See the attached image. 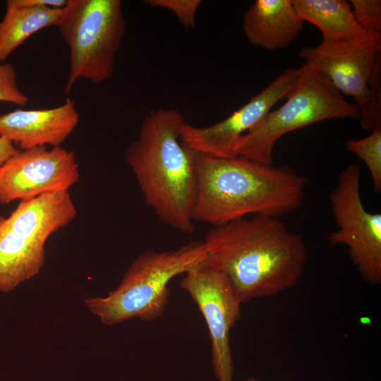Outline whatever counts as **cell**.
I'll use <instances>...</instances> for the list:
<instances>
[{"label": "cell", "instance_id": "cell-1", "mask_svg": "<svg viewBox=\"0 0 381 381\" xmlns=\"http://www.w3.org/2000/svg\"><path fill=\"white\" fill-rule=\"evenodd\" d=\"M202 241L203 262L226 277L241 303L294 286L308 260L302 236L279 217L258 214L213 226Z\"/></svg>", "mask_w": 381, "mask_h": 381}, {"label": "cell", "instance_id": "cell-2", "mask_svg": "<svg viewBox=\"0 0 381 381\" xmlns=\"http://www.w3.org/2000/svg\"><path fill=\"white\" fill-rule=\"evenodd\" d=\"M195 160L198 194L193 221L217 226L248 215L279 218L303 202L308 179L289 167L196 152Z\"/></svg>", "mask_w": 381, "mask_h": 381}, {"label": "cell", "instance_id": "cell-3", "mask_svg": "<svg viewBox=\"0 0 381 381\" xmlns=\"http://www.w3.org/2000/svg\"><path fill=\"white\" fill-rule=\"evenodd\" d=\"M183 114L174 108L152 110L143 118L138 136L124 158L145 203L157 217L183 234L195 230L198 194L195 152L181 141Z\"/></svg>", "mask_w": 381, "mask_h": 381}, {"label": "cell", "instance_id": "cell-4", "mask_svg": "<svg viewBox=\"0 0 381 381\" xmlns=\"http://www.w3.org/2000/svg\"><path fill=\"white\" fill-rule=\"evenodd\" d=\"M205 258L203 241H191L175 250H147L133 261L114 290L104 297L87 298L84 303L105 325L131 318L152 321L166 309L170 281Z\"/></svg>", "mask_w": 381, "mask_h": 381}, {"label": "cell", "instance_id": "cell-5", "mask_svg": "<svg viewBox=\"0 0 381 381\" xmlns=\"http://www.w3.org/2000/svg\"><path fill=\"white\" fill-rule=\"evenodd\" d=\"M76 214L69 192L59 191L20 201L8 216H0V292H10L39 274L47 241Z\"/></svg>", "mask_w": 381, "mask_h": 381}, {"label": "cell", "instance_id": "cell-6", "mask_svg": "<svg viewBox=\"0 0 381 381\" xmlns=\"http://www.w3.org/2000/svg\"><path fill=\"white\" fill-rule=\"evenodd\" d=\"M298 70V81L285 103L241 138L238 157L273 165L274 147L286 133L326 120L359 119L358 107L348 102L323 73L305 62Z\"/></svg>", "mask_w": 381, "mask_h": 381}, {"label": "cell", "instance_id": "cell-7", "mask_svg": "<svg viewBox=\"0 0 381 381\" xmlns=\"http://www.w3.org/2000/svg\"><path fill=\"white\" fill-rule=\"evenodd\" d=\"M56 27L69 49L65 93L80 79L100 84L113 76L126 31L120 0H70Z\"/></svg>", "mask_w": 381, "mask_h": 381}, {"label": "cell", "instance_id": "cell-8", "mask_svg": "<svg viewBox=\"0 0 381 381\" xmlns=\"http://www.w3.org/2000/svg\"><path fill=\"white\" fill-rule=\"evenodd\" d=\"M361 167L351 164L339 174L329 194L337 229L331 245H344L361 277L371 285L381 283V214L367 211L360 192Z\"/></svg>", "mask_w": 381, "mask_h": 381}, {"label": "cell", "instance_id": "cell-9", "mask_svg": "<svg viewBox=\"0 0 381 381\" xmlns=\"http://www.w3.org/2000/svg\"><path fill=\"white\" fill-rule=\"evenodd\" d=\"M381 54V40L321 42L303 47L300 58L323 73L342 95L351 97L360 110L363 130L381 128V116L372 105L369 81L375 61Z\"/></svg>", "mask_w": 381, "mask_h": 381}, {"label": "cell", "instance_id": "cell-10", "mask_svg": "<svg viewBox=\"0 0 381 381\" xmlns=\"http://www.w3.org/2000/svg\"><path fill=\"white\" fill-rule=\"evenodd\" d=\"M180 287L191 296L206 322L217 381H234L230 332L241 316V301L226 277L200 262L183 274Z\"/></svg>", "mask_w": 381, "mask_h": 381}, {"label": "cell", "instance_id": "cell-11", "mask_svg": "<svg viewBox=\"0 0 381 381\" xmlns=\"http://www.w3.org/2000/svg\"><path fill=\"white\" fill-rule=\"evenodd\" d=\"M298 70L287 68L261 92L224 119L207 126L181 125V143L192 151L219 158L238 157L241 138L256 126L296 85Z\"/></svg>", "mask_w": 381, "mask_h": 381}, {"label": "cell", "instance_id": "cell-12", "mask_svg": "<svg viewBox=\"0 0 381 381\" xmlns=\"http://www.w3.org/2000/svg\"><path fill=\"white\" fill-rule=\"evenodd\" d=\"M79 179V165L72 151L61 146L19 150L0 168V204L68 191Z\"/></svg>", "mask_w": 381, "mask_h": 381}, {"label": "cell", "instance_id": "cell-13", "mask_svg": "<svg viewBox=\"0 0 381 381\" xmlns=\"http://www.w3.org/2000/svg\"><path fill=\"white\" fill-rule=\"evenodd\" d=\"M79 114L68 99L56 107L22 109L0 114V137L20 150L50 145L59 147L78 126Z\"/></svg>", "mask_w": 381, "mask_h": 381}, {"label": "cell", "instance_id": "cell-14", "mask_svg": "<svg viewBox=\"0 0 381 381\" xmlns=\"http://www.w3.org/2000/svg\"><path fill=\"white\" fill-rule=\"evenodd\" d=\"M303 23L291 0H256L243 15L242 29L251 44L275 51L288 47Z\"/></svg>", "mask_w": 381, "mask_h": 381}, {"label": "cell", "instance_id": "cell-15", "mask_svg": "<svg viewBox=\"0 0 381 381\" xmlns=\"http://www.w3.org/2000/svg\"><path fill=\"white\" fill-rule=\"evenodd\" d=\"M298 16L315 26L322 42L381 40V34L363 29L357 23L349 1L345 0H291Z\"/></svg>", "mask_w": 381, "mask_h": 381}, {"label": "cell", "instance_id": "cell-16", "mask_svg": "<svg viewBox=\"0 0 381 381\" xmlns=\"http://www.w3.org/2000/svg\"><path fill=\"white\" fill-rule=\"evenodd\" d=\"M66 6L54 8L40 6L31 0H8L0 21V64L26 40L38 31L57 26Z\"/></svg>", "mask_w": 381, "mask_h": 381}, {"label": "cell", "instance_id": "cell-17", "mask_svg": "<svg viewBox=\"0 0 381 381\" xmlns=\"http://www.w3.org/2000/svg\"><path fill=\"white\" fill-rule=\"evenodd\" d=\"M345 147L364 162L370 172L374 191L380 194L381 128L372 131L365 138L346 140Z\"/></svg>", "mask_w": 381, "mask_h": 381}, {"label": "cell", "instance_id": "cell-18", "mask_svg": "<svg viewBox=\"0 0 381 381\" xmlns=\"http://www.w3.org/2000/svg\"><path fill=\"white\" fill-rule=\"evenodd\" d=\"M353 16L363 29L381 34V1L350 0Z\"/></svg>", "mask_w": 381, "mask_h": 381}, {"label": "cell", "instance_id": "cell-19", "mask_svg": "<svg viewBox=\"0 0 381 381\" xmlns=\"http://www.w3.org/2000/svg\"><path fill=\"white\" fill-rule=\"evenodd\" d=\"M150 6L168 10L173 13L186 28H193L200 0H147Z\"/></svg>", "mask_w": 381, "mask_h": 381}, {"label": "cell", "instance_id": "cell-20", "mask_svg": "<svg viewBox=\"0 0 381 381\" xmlns=\"http://www.w3.org/2000/svg\"><path fill=\"white\" fill-rule=\"evenodd\" d=\"M28 96L20 90L17 83V73L8 63L0 64V102L24 106Z\"/></svg>", "mask_w": 381, "mask_h": 381}, {"label": "cell", "instance_id": "cell-21", "mask_svg": "<svg viewBox=\"0 0 381 381\" xmlns=\"http://www.w3.org/2000/svg\"><path fill=\"white\" fill-rule=\"evenodd\" d=\"M18 150L11 141L0 137V168Z\"/></svg>", "mask_w": 381, "mask_h": 381}, {"label": "cell", "instance_id": "cell-22", "mask_svg": "<svg viewBox=\"0 0 381 381\" xmlns=\"http://www.w3.org/2000/svg\"><path fill=\"white\" fill-rule=\"evenodd\" d=\"M242 381H260V380L255 377H248V378L244 379Z\"/></svg>", "mask_w": 381, "mask_h": 381}]
</instances>
